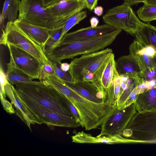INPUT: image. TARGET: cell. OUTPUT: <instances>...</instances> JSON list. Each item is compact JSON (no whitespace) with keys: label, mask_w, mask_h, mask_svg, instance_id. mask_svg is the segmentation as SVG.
<instances>
[{"label":"cell","mask_w":156,"mask_h":156,"mask_svg":"<svg viewBox=\"0 0 156 156\" xmlns=\"http://www.w3.org/2000/svg\"><path fill=\"white\" fill-rule=\"evenodd\" d=\"M17 19L49 29L59 27L67 20L53 16L42 0H21Z\"/></svg>","instance_id":"7"},{"label":"cell","mask_w":156,"mask_h":156,"mask_svg":"<svg viewBox=\"0 0 156 156\" xmlns=\"http://www.w3.org/2000/svg\"><path fill=\"white\" fill-rule=\"evenodd\" d=\"M90 26L92 27H95L98 26L99 23L98 19L95 17H91L90 20Z\"/></svg>","instance_id":"35"},{"label":"cell","mask_w":156,"mask_h":156,"mask_svg":"<svg viewBox=\"0 0 156 156\" xmlns=\"http://www.w3.org/2000/svg\"><path fill=\"white\" fill-rule=\"evenodd\" d=\"M124 2L131 6L139 3H145V0H124Z\"/></svg>","instance_id":"34"},{"label":"cell","mask_w":156,"mask_h":156,"mask_svg":"<svg viewBox=\"0 0 156 156\" xmlns=\"http://www.w3.org/2000/svg\"><path fill=\"white\" fill-rule=\"evenodd\" d=\"M52 63L56 76L60 80L62 81L73 83L72 77L69 71L65 72L61 68V62L50 60Z\"/></svg>","instance_id":"29"},{"label":"cell","mask_w":156,"mask_h":156,"mask_svg":"<svg viewBox=\"0 0 156 156\" xmlns=\"http://www.w3.org/2000/svg\"><path fill=\"white\" fill-rule=\"evenodd\" d=\"M134 36L135 40L142 44L152 46L156 49V27L149 22L143 23Z\"/></svg>","instance_id":"22"},{"label":"cell","mask_w":156,"mask_h":156,"mask_svg":"<svg viewBox=\"0 0 156 156\" xmlns=\"http://www.w3.org/2000/svg\"><path fill=\"white\" fill-rule=\"evenodd\" d=\"M2 32L1 44L13 45L30 54L43 64L52 65L42 47L29 37L15 22H8Z\"/></svg>","instance_id":"8"},{"label":"cell","mask_w":156,"mask_h":156,"mask_svg":"<svg viewBox=\"0 0 156 156\" xmlns=\"http://www.w3.org/2000/svg\"><path fill=\"white\" fill-rule=\"evenodd\" d=\"M5 74L7 80L13 85L20 83H34L36 82L33 81L27 75L15 68L9 62L7 64Z\"/></svg>","instance_id":"24"},{"label":"cell","mask_w":156,"mask_h":156,"mask_svg":"<svg viewBox=\"0 0 156 156\" xmlns=\"http://www.w3.org/2000/svg\"><path fill=\"white\" fill-rule=\"evenodd\" d=\"M122 136L129 143H156V111L136 112Z\"/></svg>","instance_id":"6"},{"label":"cell","mask_w":156,"mask_h":156,"mask_svg":"<svg viewBox=\"0 0 156 156\" xmlns=\"http://www.w3.org/2000/svg\"><path fill=\"white\" fill-rule=\"evenodd\" d=\"M87 16V11H82L75 14L69 18L66 21L64 24L61 36L58 41L65 34L67 33L69 30L85 19Z\"/></svg>","instance_id":"26"},{"label":"cell","mask_w":156,"mask_h":156,"mask_svg":"<svg viewBox=\"0 0 156 156\" xmlns=\"http://www.w3.org/2000/svg\"><path fill=\"white\" fill-rule=\"evenodd\" d=\"M72 142L80 144H115L129 143L128 140L119 135L94 136L83 131L79 132L72 136Z\"/></svg>","instance_id":"17"},{"label":"cell","mask_w":156,"mask_h":156,"mask_svg":"<svg viewBox=\"0 0 156 156\" xmlns=\"http://www.w3.org/2000/svg\"><path fill=\"white\" fill-rule=\"evenodd\" d=\"M62 0H42L43 5L44 7L53 3L58 2Z\"/></svg>","instance_id":"37"},{"label":"cell","mask_w":156,"mask_h":156,"mask_svg":"<svg viewBox=\"0 0 156 156\" xmlns=\"http://www.w3.org/2000/svg\"><path fill=\"white\" fill-rule=\"evenodd\" d=\"M140 76L147 83L148 88L154 86L156 84V66L141 71Z\"/></svg>","instance_id":"28"},{"label":"cell","mask_w":156,"mask_h":156,"mask_svg":"<svg viewBox=\"0 0 156 156\" xmlns=\"http://www.w3.org/2000/svg\"><path fill=\"white\" fill-rule=\"evenodd\" d=\"M129 54L135 60L142 71L156 66V49L144 45L134 40L129 47Z\"/></svg>","instance_id":"12"},{"label":"cell","mask_w":156,"mask_h":156,"mask_svg":"<svg viewBox=\"0 0 156 156\" xmlns=\"http://www.w3.org/2000/svg\"><path fill=\"white\" fill-rule=\"evenodd\" d=\"M61 68L64 71H68L69 69V64L67 63H61Z\"/></svg>","instance_id":"38"},{"label":"cell","mask_w":156,"mask_h":156,"mask_svg":"<svg viewBox=\"0 0 156 156\" xmlns=\"http://www.w3.org/2000/svg\"><path fill=\"white\" fill-rule=\"evenodd\" d=\"M134 103L137 112L156 111V84L139 94Z\"/></svg>","instance_id":"19"},{"label":"cell","mask_w":156,"mask_h":156,"mask_svg":"<svg viewBox=\"0 0 156 156\" xmlns=\"http://www.w3.org/2000/svg\"><path fill=\"white\" fill-rule=\"evenodd\" d=\"M119 75L121 78L120 90L115 105L118 109H122L134 103L138 94L135 90V79Z\"/></svg>","instance_id":"15"},{"label":"cell","mask_w":156,"mask_h":156,"mask_svg":"<svg viewBox=\"0 0 156 156\" xmlns=\"http://www.w3.org/2000/svg\"><path fill=\"white\" fill-rule=\"evenodd\" d=\"M53 85L75 108L81 121V126L86 130L100 127L118 109L116 105L108 100L97 103L89 100L58 80H56Z\"/></svg>","instance_id":"1"},{"label":"cell","mask_w":156,"mask_h":156,"mask_svg":"<svg viewBox=\"0 0 156 156\" xmlns=\"http://www.w3.org/2000/svg\"><path fill=\"white\" fill-rule=\"evenodd\" d=\"M86 7L90 10H92L96 7L98 0H83Z\"/></svg>","instance_id":"33"},{"label":"cell","mask_w":156,"mask_h":156,"mask_svg":"<svg viewBox=\"0 0 156 156\" xmlns=\"http://www.w3.org/2000/svg\"><path fill=\"white\" fill-rule=\"evenodd\" d=\"M137 112L134 103L122 109H118L101 127L98 136L119 135L123 131Z\"/></svg>","instance_id":"11"},{"label":"cell","mask_w":156,"mask_h":156,"mask_svg":"<svg viewBox=\"0 0 156 156\" xmlns=\"http://www.w3.org/2000/svg\"><path fill=\"white\" fill-rule=\"evenodd\" d=\"M145 2L144 4L156 5V0H145Z\"/></svg>","instance_id":"39"},{"label":"cell","mask_w":156,"mask_h":156,"mask_svg":"<svg viewBox=\"0 0 156 156\" xmlns=\"http://www.w3.org/2000/svg\"><path fill=\"white\" fill-rule=\"evenodd\" d=\"M116 29L105 24L95 27L90 26L65 34L55 45L86 41L110 33Z\"/></svg>","instance_id":"13"},{"label":"cell","mask_w":156,"mask_h":156,"mask_svg":"<svg viewBox=\"0 0 156 156\" xmlns=\"http://www.w3.org/2000/svg\"><path fill=\"white\" fill-rule=\"evenodd\" d=\"M116 29L107 34L82 41L55 45L46 55L50 60L61 62L75 57L94 52L111 44L121 32Z\"/></svg>","instance_id":"3"},{"label":"cell","mask_w":156,"mask_h":156,"mask_svg":"<svg viewBox=\"0 0 156 156\" xmlns=\"http://www.w3.org/2000/svg\"><path fill=\"white\" fill-rule=\"evenodd\" d=\"M51 76H56L52 65L49 64H43L41 67L39 80H45L48 77Z\"/></svg>","instance_id":"30"},{"label":"cell","mask_w":156,"mask_h":156,"mask_svg":"<svg viewBox=\"0 0 156 156\" xmlns=\"http://www.w3.org/2000/svg\"><path fill=\"white\" fill-rule=\"evenodd\" d=\"M63 25L53 29L51 31V36L46 41L43 48L45 55L47 54L55 45L59 41L62 33Z\"/></svg>","instance_id":"27"},{"label":"cell","mask_w":156,"mask_h":156,"mask_svg":"<svg viewBox=\"0 0 156 156\" xmlns=\"http://www.w3.org/2000/svg\"><path fill=\"white\" fill-rule=\"evenodd\" d=\"M115 67L120 75L133 78L140 76V70L139 66L129 54L122 56L115 60Z\"/></svg>","instance_id":"20"},{"label":"cell","mask_w":156,"mask_h":156,"mask_svg":"<svg viewBox=\"0 0 156 156\" xmlns=\"http://www.w3.org/2000/svg\"><path fill=\"white\" fill-rule=\"evenodd\" d=\"M86 7L83 0H62L45 7L53 16L68 19Z\"/></svg>","instance_id":"14"},{"label":"cell","mask_w":156,"mask_h":156,"mask_svg":"<svg viewBox=\"0 0 156 156\" xmlns=\"http://www.w3.org/2000/svg\"><path fill=\"white\" fill-rule=\"evenodd\" d=\"M14 87L17 92L43 106L76 119L66 98L46 80L36 81L34 83H20L15 84Z\"/></svg>","instance_id":"2"},{"label":"cell","mask_w":156,"mask_h":156,"mask_svg":"<svg viewBox=\"0 0 156 156\" xmlns=\"http://www.w3.org/2000/svg\"><path fill=\"white\" fill-rule=\"evenodd\" d=\"M0 95L6 97V94L5 90V85L9 82L7 79L6 74L2 67L0 69Z\"/></svg>","instance_id":"31"},{"label":"cell","mask_w":156,"mask_h":156,"mask_svg":"<svg viewBox=\"0 0 156 156\" xmlns=\"http://www.w3.org/2000/svg\"><path fill=\"white\" fill-rule=\"evenodd\" d=\"M20 2L19 0H5L0 14V23L2 31L5 27V22L6 19L8 22H15L17 20Z\"/></svg>","instance_id":"23"},{"label":"cell","mask_w":156,"mask_h":156,"mask_svg":"<svg viewBox=\"0 0 156 156\" xmlns=\"http://www.w3.org/2000/svg\"><path fill=\"white\" fill-rule=\"evenodd\" d=\"M5 90L6 95L15 107L16 114L32 131L31 125L35 124V122L16 95L13 89L12 85L9 82L5 85Z\"/></svg>","instance_id":"18"},{"label":"cell","mask_w":156,"mask_h":156,"mask_svg":"<svg viewBox=\"0 0 156 156\" xmlns=\"http://www.w3.org/2000/svg\"><path fill=\"white\" fill-rule=\"evenodd\" d=\"M117 72L115 56L113 53L106 62L100 80L101 92L106 100L107 92L111 87Z\"/></svg>","instance_id":"21"},{"label":"cell","mask_w":156,"mask_h":156,"mask_svg":"<svg viewBox=\"0 0 156 156\" xmlns=\"http://www.w3.org/2000/svg\"><path fill=\"white\" fill-rule=\"evenodd\" d=\"M112 53V49L107 48L74 58L69 64V71L73 83L82 82L85 75L93 74L95 77L94 82L91 83H98L100 81L106 60Z\"/></svg>","instance_id":"4"},{"label":"cell","mask_w":156,"mask_h":156,"mask_svg":"<svg viewBox=\"0 0 156 156\" xmlns=\"http://www.w3.org/2000/svg\"><path fill=\"white\" fill-rule=\"evenodd\" d=\"M6 46L10 54L9 62L31 80L39 79L43 64L34 56L20 48L9 44Z\"/></svg>","instance_id":"10"},{"label":"cell","mask_w":156,"mask_h":156,"mask_svg":"<svg viewBox=\"0 0 156 156\" xmlns=\"http://www.w3.org/2000/svg\"><path fill=\"white\" fill-rule=\"evenodd\" d=\"M103 8L101 6L96 7L94 9V13L98 16H100L103 13Z\"/></svg>","instance_id":"36"},{"label":"cell","mask_w":156,"mask_h":156,"mask_svg":"<svg viewBox=\"0 0 156 156\" xmlns=\"http://www.w3.org/2000/svg\"><path fill=\"white\" fill-rule=\"evenodd\" d=\"M102 18L105 24L133 36L135 35L143 23L136 16L131 6L125 2L109 9Z\"/></svg>","instance_id":"9"},{"label":"cell","mask_w":156,"mask_h":156,"mask_svg":"<svg viewBox=\"0 0 156 156\" xmlns=\"http://www.w3.org/2000/svg\"><path fill=\"white\" fill-rule=\"evenodd\" d=\"M15 22L24 33L42 48L53 29L34 25L22 20L17 19Z\"/></svg>","instance_id":"16"},{"label":"cell","mask_w":156,"mask_h":156,"mask_svg":"<svg viewBox=\"0 0 156 156\" xmlns=\"http://www.w3.org/2000/svg\"><path fill=\"white\" fill-rule=\"evenodd\" d=\"M13 89L16 95L34 119L36 123L69 128H77L81 126L75 118L57 112L44 107L25 95Z\"/></svg>","instance_id":"5"},{"label":"cell","mask_w":156,"mask_h":156,"mask_svg":"<svg viewBox=\"0 0 156 156\" xmlns=\"http://www.w3.org/2000/svg\"><path fill=\"white\" fill-rule=\"evenodd\" d=\"M139 18L144 22L156 20V5L144 4L136 11Z\"/></svg>","instance_id":"25"},{"label":"cell","mask_w":156,"mask_h":156,"mask_svg":"<svg viewBox=\"0 0 156 156\" xmlns=\"http://www.w3.org/2000/svg\"><path fill=\"white\" fill-rule=\"evenodd\" d=\"M0 98L1 103L4 109L8 113L10 114H14L15 112V110L13 108L12 104L6 99V97L0 95Z\"/></svg>","instance_id":"32"}]
</instances>
